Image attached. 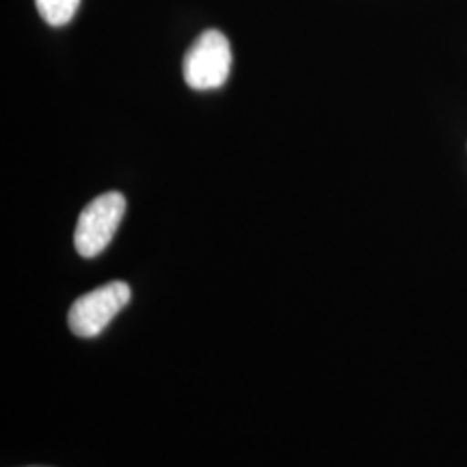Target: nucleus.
<instances>
[{"mask_svg": "<svg viewBox=\"0 0 467 467\" xmlns=\"http://www.w3.org/2000/svg\"><path fill=\"white\" fill-rule=\"evenodd\" d=\"M232 48L221 31H203L186 50L182 72L191 89H219L230 78Z\"/></svg>", "mask_w": 467, "mask_h": 467, "instance_id": "obj_1", "label": "nucleus"}, {"mask_svg": "<svg viewBox=\"0 0 467 467\" xmlns=\"http://www.w3.org/2000/svg\"><path fill=\"white\" fill-rule=\"evenodd\" d=\"M126 213V197L109 191L87 203L74 232V244L83 258H96L113 241L117 227Z\"/></svg>", "mask_w": 467, "mask_h": 467, "instance_id": "obj_2", "label": "nucleus"}, {"mask_svg": "<svg viewBox=\"0 0 467 467\" xmlns=\"http://www.w3.org/2000/svg\"><path fill=\"white\" fill-rule=\"evenodd\" d=\"M132 290L126 282H109L100 288L78 296L69 307L67 325L74 336L96 337L107 329L110 320L130 303Z\"/></svg>", "mask_w": 467, "mask_h": 467, "instance_id": "obj_3", "label": "nucleus"}, {"mask_svg": "<svg viewBox=\"0 0 467 467\" xmlns=\"http://www.w3.org/2000/svg\"><path fill=\"white\" fill-rule=\"evenodd\" d=\"M39 16L50 26H66L80 7V0H35Z\"/></svg>", "mask_w": 467, "mask_h": 467, "instance_id": "obj_4", "label": "nucleus"}]
</instances>
